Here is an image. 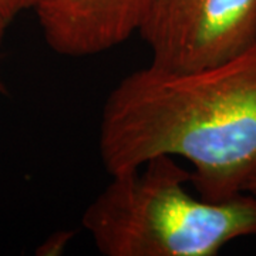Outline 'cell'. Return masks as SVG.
Here are the masks:
<instances>
[{"instance_id":"7","label":"cell","mask_w":256,"mask_h":256,"mask_svg":"<svg viewBox=\"0 0 256 256\" xmlns=\"http://www.w3.org/2000/svg\"><path fill=\"white\" fill-rule=\"evenodd\" d=\"M8 28V24L0 18V43H2V38H3V34H4V30Z\"/></svg>"},{"instance_id":"3","label":"cell","mask_w":256,"mask_h":256,"mask_svg":"<svg viewBox=\"0 0 256 256\" xmlns=\"http://www.w3.org/2000/svg\"><path fill=\"white\" fill-rule=\"evenodd\" d=\"M172 72L218 64L256 42V0H151L138 33Z\"/></svg>"},{"instance_id":"4","label":"cell","mask_w":256,"mask_h":256,"mask_svg":"<svg viewBox=\"0 0 256 256\" xmlns=\"http://www.w3.org/2000/svg\"><path fill=\"white\" fill-rule=\"evenodd\" d=\"M151 0H37L47 46L66 57H88L140 33Z\"/></svg>"},{"instance_id":"5","label":"cell","mask_w":256,"mask_h":256,"mask_svg":"<svg viewBox=\"0 0 256 256\" xmlns=\"http://www.w3.org/2000/svg\"><path fill=\"white\" fill-rule=\"evenodd\" d=\"M37 0H0V18L9 24L22 12L33 9Z\"/></svg>"},{"instance_id":"6","label":"cell","mask_w":256,"mask_h":256,"mask_svg":"<svg viewBox=\"0 0 256 256\" xmlns=\"http://www.w3.org/2000/svg\"><path fill=\"white\" fill-rule=\"evenodd\" d=\"M246 192H249V194H254V195H256V175L250 180V182L246 186Z\"/></svg>"},{"instance_id":"2","label":"cell","mask_w":256,"mask_h":256,"mask_svg":"<svg viewBox=\"0 0 256 256\" xmlns=\"http://www.w3.org/2000/svg\"><path fill=\"white\" fill-rule=\"evenodd\" d=\"M111 181L82 224L106 256H215L229 242L256 235V195L210 202L186 190L191 170L156 156Z\"/></svg>"},{"instance_id":"1","label":"cell","mask_w":256,"mask_h":256,"mask_svg":"<svg viewBox=\"0 0 256 256\" xmlns=\"http://www.w3.org/2000/svg\"><path fill=\"white\" fill-rule=\"evenodd\" d=\"M98 151L110 175L171 156L191 164L205 201L246 192L256 175V42L204 68L148 64L126 76L104 101Z\"/></svg>"}]
</instances>
